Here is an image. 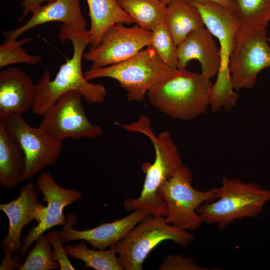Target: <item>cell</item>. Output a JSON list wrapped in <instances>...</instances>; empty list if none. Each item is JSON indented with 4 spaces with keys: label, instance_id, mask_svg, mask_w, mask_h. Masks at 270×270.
Returning a JSON list of instances; mask_svg holds the SVG:
<instances>
[{
    "label": "cell",
    "instance_id": "cell-1",
    "mask_svg": "<svg viewBox=\"0 0 270 270\" xmlns=\"http://www.w3.org/2000/svg\"><path fill=\"white\" fill-rule=\"evenodd\" d=\"M62 42L70 40L73 46L72 58L60 66L55 78L51 79L49 70H46L36 84V95L32 107L34 114L42 116L64 94L75 90L90 104H102L106 96L102 84L88 80L82 70V59L86 46L90 44L88 30L80 31L62 24L58 34Z\"/></svg>",
    "mask_w": 270,
    "mask_h": 270
},
{
    "label": "cell",
    "instance_id": "cell-2",
    "mask_svg": "<svg viewBox=\"0 0 270 270\" xmlns=\"http://www.w3.org/2000/svg\"><path fill=\"white\" fill-rule=\"evenodd\" d=\"M120 126L128 132H140L146 135L151 140L155 150L154 162H146L142 166L146 177L140 196L136 198H126L124 206L130 212L144 208L153 215L166 218L167 208L158 189L183 164L178 148L168 131H162L156 136L150 120L144 116L135 122Z\"/></svg>",
    "mask_w": 270,
    "mask_h": 270
},
{
    "label": "cell",
    "instance_id": "cell-3",
    "mask_svg": "<svg viewBox=\"0 0 270 270\" xmlns=\"http://www.w3.org/2000/svg\"><path fill=\"white\" fill-rule=\"evenodd\" d=\"M213 84L201 73L178 70L147 96L151 105L170 118L190 120L206 112Z\"/></svg>",
    "mask_w": 270,
    "mask_h": 270
},
{
    "label": "cell",
    "instance_id": "cell-4",
    "mask_svg": "<svg viewBox=\"0 0 270 270\" xmlns=\"http://www.w3.org/2000/svg\"><path fill=\"white\" fill-rule=\"evenodd\" d=\"M178 70L166 64L150 45L126 60L100 68H90L84 75L88 81L101 78L114 79L126 92L128 100L140 102Z\"/></svg>",
    "mask_w": 270,
    "mask_h": 270
},
{
    "label": "cell",
    "instance_id": "cell-5",
    "mask_svg": "<svg viewBox=\"0 0 270 270\" xmlns=\"http://www.w3.org/2000/svg\"><path fill=\"white\" fill-rule=\"evenodd\" d=\"M190 2L198 10L204 26L220 44L221 64L211 90L210 107L212 112H217L222 108L230 110L235 106L239 96L234 90L229 66L236 34L240 25L231 11L219 4Z\"/></svg>",
    "mask_w": 270,
    "mask_h": 270
},
{
    "label": "cell",
    "instance_id": "cell-6",
    "mask_svg": "<svg viewBox=\"0 0 270 270\" xmlns=\"http://www.w3.org/2000/svg\"><path fill=\"white\" fill-rule=\"evenodd\" d=\"M270 200V190L238 178L224 176L217 188L216 199L202 204L197 212L202 222L224 230L236 220L256 216Z\"/></svg>",
    "mask_w": 270,
    "mask_h": 270
},
{
    "label": "cell",
    "instance_id": "cell-7",
    "mask_svg": "<svg viewBox=\"0 0 270 270\" xmlns=\"http://www.w3.org/2000/svg\"><path fill=\"white\" fill-rule=\"evenodd\" d=\"M150 214L116 244L124 270H142L149 253L161 242L170 240L188 248L194 235L188 230L168 223L165 217Z\"/></svg>",
    "mask_w": 270,
    "mask_h": 270
},
{
    "label": "cell",
    "instance_id": "cell-8",
    "mask_svg": "<svg viewBox=\"0 0 270 270\" xmlns=\"http://www.w3.org/2000/svg\"><path fill=\"white\" fill-rule=\"evenodd\" d=\"M192 184V172L182 164L158 189L167 208L166 222L187 230H196L202 223L197 209L204 202L216 199L217 188L201 191Z\"/></svg>",
    "mask_w": 270,
    "mask_h": 270
},
{
    "label": "cell",
    "instance_id": "cell-9",
    "mask_svg": "<svg viewBox=\"0 0 270 270\" xmlns=\"http://www.w3.org/2000/svg\"><path fill=\"white\" fill-rule=\"evenodd\" d=\"M229 67L234 90L250 88L254 86L259 72L270 68V46L266 28L256 29L240 26Z\"/></svg>",
    "mask_w": 270,
    "mask_h": 270
},
{
    "label": "cell",
    "instance_id": "cell-10",
    "mask_svg": "<svg viewBox=\"0 0 270 270\" xmlns=\"http://www.w3.org/2000/svg\"><path fill=\"white\" fill-rule=\"evenodd\" d=\"M81 94L75 90L61 96L43 114L39 127L54 140L62 142L68 138L95 139L102 135V128L88 120Z\"/></svg>",
    "mask_w": 270,
    "mask_h": 270
},
{
    "label": "cell",
    "instance_id": "cell-11",
    "mask_svg": "<svg viewBox=\"0 0 270 270\" xmlns=\"http://www.w3.org/2000/svg\"><path fill=\"white\" fill-rule=\"evenodd\" d=\"M0 122L16 140L24 153V180L54 164L60 157L62 142L54 140L39 126H30L22 114L8 115L0 118Z\"/></svg>",
    "mask_w": 270,
    "mask_h": 270
},
{
    "label": "cell",
    "instance_id": "cell-12",
    "mask_svg": "<svg viewBox=\"0 0 270 270\" xmlns=\"http://www.w3.org/2000/svg\"><path fill=\"white\" fill-rule=\"evenodd\" d=\"M116 24L104 34L100 44L91 46L84 58L92 62V68H100L120 63L133 56L151 42V30L138 24L126 27Z\"/></svg>",
    "mask_w": 270,
    "mask_h": 270
},
{
    "label": "cell",
    "instance_id": "cell-13",
    "mask_svg": "<svg viewBox=\"0 0 270 270\" xmlns=\"http://www.w3.org/2000/svg\"><path fill=\"white\" fill-rule=\"evenodd\" d=\"M36 186L48 204L46 213L44 220L24 236L20 250L15 253L20 258L24 256L32 243L45 232L54 226L65 224L67 220L64 214V208L81 198L82 195L79 190L60 186L48 172L38 176Z\"/></svg>",
    "mask_w": 270,
    "mask_h": 270
},
{
    "label": "cell",
    "instance_id": "cell-14",
    "mask_svg": "<svg viewBox=\"0 0 270 270\" xmlns=\"http://www.w3.org/2000/svg\"><path fill=\"white\" fill-rule=\"evenodd\" d=\"M150 214L148 210L136 209L122 218L102 224L90 229L79 230L72 228L78 219L75 214L70 212L68 214L66 222L60 232L64 243L82 240L90 244L94 249L106 250L116 244Z\"/></svg>",
    "mask_w": 270,
    "mask_h": 270
},
{
    "label": "cell",
    "instance_id": "cell-15",
    "mask_svg": "<svg viewBox=\"0 0 270 270\" xmlns=\"http://www.w3.org/2000/svg\"><path fill=\"white\" fill-rule=\"evenodd\" d=\"M38 203L36 188L29 182L20 188L18 198L0 204V210L9 221L8 234L0 242L5 256H12L20 250L22 232L24 226L34 220L32 213Z\"/></svg>",
    "mask_w": 270,
    "mask_h": 270
},
{
    "label": "cell",
    "instance_id": "cell-16",
    "mask_svg": "<svg viewBox=\"0 0 270 270\" xmlns=\"http://www.w3.org/2000/svg\"><path fill=\"white\" fill-rule=\"evenodd\" d=\"M36 84L22 69L10 67L0 72V118L32 108Z\"/></svg>",
    "mask_w": 270,
    "mask_h": 270
},
{
    "label": "cell",
    "instance_id": "cell-17",
    "mask_svg": "<svg viewBox=\"0 0 270 270\" xmlns=\"http://www.w3.org/2000/svg\"><path fill=\"white\" fill-rule=\"evenodd\" d=\"M178 69H186L192 60L200 64L201 74L211 80L216 76L220 66V48L214 36L206 27L190 32L177 46Z\"/></svg>",
    "mask_w": 270,
    "mask_h": 270
},
{
    "label": "cell",
    "instance_id": "cell-18",
    "mask_svg": "<svg viewBox=\"0 0 270 270\" xmlns=\"http://www.w3.org/2000/svg\"><path fill=\"white\" fill-rule=\"evenodd\" d=\"M80 0H54L42 5L23 25L12 30L2 32L4 39H18L30 30L48 22H58L80 31L86 30V22L80 6Z\"/></svg>",
    "mask_w": 270,
    "mask_h": 270
},
{
    "label": "cell",
    "instance_id": "cell-19",
    "mask_svg": "<svg viewBox=\"0 0 270 270\" xmlns=\"http://www.w3.org/2000/svg\"><path fill=\"white\" fill-rule=\"evenodd\" d=\"M24 153L16 140L0 122V184L10 190L24 181Z\"/></svg>",
    "mask_w": 270,
    "mask_h": 270
},
{
    "label": "cell",
    "instance_id": "cell-20",
    "mask_svg": "<svg viewBox=\"0 0 270 270\" xmlns=\"http://www.w3.org/2000/svg\"><path fill=\"white\" fill-rule=\"evenodd\" d=\"M90 26L88 30L91 46H98L106 32L116 24H131L134 20L122 8L117 0H86Z\"/></svg>",
    "mask_w": 270,
    "mask_h": 270
},
{
    "label": "cell",
    "instance_id": "cell-21",
    "mask_svg": "<svg viewBox=\"0 0 270 270\" xmlns=\"http://www.w3.org/2000/svg\"><path fill=\"white\" fill-rule=\"evenodd\" d=\"M164 22L176 46L190 32L204 26L200 12L188 0H172L168 3Z\"/></svg>",
    "mask_w": 270,
    "mask_h": 270
},
{
    "label": "cell",
    "instance_id": "cell-22",
    "mask_svg": "<svg viewBox=\"0 0 270 270\" xmlns=\"http://www.w3.org/2000/svg\"><path fill=\"white\" fill-rule=\"evenodd\" d=\"M86 242L82 240L76 244H68L64 247L68 254L85 263L84 268L96 270H124L120 264L116 245L108 250H96L88 248Z\"/></svg>",
    "mask_w": 270,
    "mask_h": 270
},
{
    "label": "cell",
    "instance_id": "cell-23",
    "mask_svg": "<svg viewBox=\"0 0 270 270\" xmlns=\"http://www.w3.org/2000/svg\"><path fill=\"white\" fill-rule=\"evenodd\" d=\"M138 26L151 30L165 22L166 6L160 0H117Z\"/></svg>",
    "mask_w": 270,
    "mask_h": 270
},
{
    "label": "cell",
    "instance_id": "cell-24",
    "mask_svg": "<svg viewBox=\"0 0 270 270\" xmlns=\"http://www.w3.org/2000/svg\"><path fill=\"white\" fill-rule=\"evenodd\" d=\"M234 14L240 26L266 28L270 22V0H231Z\"/></svg>",
    "mask_w": 270,
    "mask_h": 270
},
{
    "label": "cell",
    "instance_id": "cell-25",
    "mask_svg": "<svg viewBox=\"0 0 270 270\" xmlns=\"http://www.w3.org/2000/svg\"><path fill=\"white\" fill-rule=\"evenodd\" d=\"M52 247L46 234L40 235L19 270H54L60 268L59 264L52 257Z\"/></svg>",
    "mask_w": 270,
    "mask_h": 270
},
{
    "label": "cell",
    "instance_id": "cell-26",
    "mask_svg": "<svg viewBox=\"0 0 270 270\" xmlns=\"http://www.w3.org/2000/svg\"><path fill=\"white\" fill-rule=\"evenodd\" d=\"M32 41L31 37L19 40L4 39L0 46V68L18 63L28 65L39 63L42 59L40 56L30 54L22 47L24 44Z\"/></svg>",
    "mask_w": 270,
    "mask_h": 270
},
{
    "label": "cell",
    "instance_id": "cell-27",
    "mask_svg": "<svg viewBox=\"0 0 270 270\" xmlns=\"http://www.w3.org/2000/svg\"><path fill=\"white\" fill-rule=\"evenodd\" d=\"M151 32L150 46L166 64L178 69L177 46L165 22L156 26Z\"/></svg>",
    "mask_w": 270,
    "mask_h": 270
},
{
    "label": "cell",
    "instance_id": "cell-28",
    "mask_svg": "<svg viewBox=\"0 0 270 270\" xmlns=\"http://www.w3.org/2000/svg\"><path fill=\"white\" fill-rule=\"evenodd\" d=\"M48 239L52 245V255L53 259L60 264L61 270H74L75 268L71 264L60 232L52 229L46 234Z\"/></svg>",
    "mask_w": 270,
    "mask_h": 270
},
{
    "label": "cell",
    "instance_id": "cell-29",
    "mask_svg": "<svg viewBox=\"0 0 270 270\" xmlns=\"http://www.w3.org/2000/svg\"><path fill=\"white\" fill-rule=\"evenodd\" d=\"M159 270H208L194 260L180 254L168 255L159 266Z\"/></svg>",
    "mask_w": 270,
    "mask_h": 270
},
{
    "label": "cell",
    "instance_id": "cell-30",
    "mask_svg": "<svg viewBox=\"0 0 270 270\" xmlns=\"http://www.w3.org/2000/svg\"><path fill=\"white\" fill-rule=\"evenodd\" d=\"M54 0H22L21 2L23 8L22 13L18 19V22L23 21L30 14H32L42 4L50 2Z\"/></svg>",
    "mask_w": 270,
    "mask_h": 270
},
{
    "label": "cell",
    "instance_id": "cell-31",
    "mask_svg": "<svg viewBox=\"0 0 270 270\" xmlns=\"http://www.w3.org/2000/svg\"><path fill=\"white\" fill-rule=\"evenodd\" d=\"M20 258L16 254L12 256H5L2 259V263L0 266V270H11L14 269L19 270L22 265Z\"/></svg>",
    "mask_w": 270,
    "mask_h": 270
},
{
    "label": "cell",
    "instance_id": "cell-32",
    "mask_svg": "<svg viewBox=\"0 0 270 270\" xmlns=\"http://www.w3.org/2000/svg\"><path fill=\"white\" fill-rule=\"evenodd\" d=\"M47 206L38 203L35 207L33 213L32 218L38 224L41 222L44 218L46 213Z\"/></svg>",
    "mask_w": 270,
    "mask_h": 270
},
{
    "label": "cell",
    "instance_id": "cell-33",
    "mask_svg": "<svg viewBox=\"0 0 270 270\" xmlns=\"http://www.w3.org/2000/svg\"><path fill=\"white\" fill-rule=\"evenodd\" d=\"M191 2H209L219 4L232 12V6L231 0H188Z\"/></svg>",
    "mask_w": 270,
    "mask_h": 270
},
{
    "label": "cell",
    "instance_id": "cell-34",
    "mask_svg": "<svg viewBox=\"0 0 270 270\" xmlns=\"http://www.w3.org/2000/svg\"><path fill=\"white\" fill-rule=\"evenodd\" d=\"M162 3L167 6L172 0H160Z\"/></svg>",
    "mask_w": 270,
    "mask_h": 270
}]
</instances>
